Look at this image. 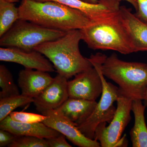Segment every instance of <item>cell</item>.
Here are the masks:
<instances>
[{"mask_svg":"<svg viewBox=\"0 0 147 147\" xmlns=\"http://www.w3.org/2000/svg\"><path fill=\"white\" fill-rule=\"evenodd\" d=\"M15 136L9 131L0 129V147L8 146L13 142Z\"/></svg>","mask_w":147,"mask_h":147,"instance_id":"603a6c76","label":"cell"},{"mask_svg":"<svg viewBox=\"0 0 147 147\" xmlns=\"http://www.w3.org/2000/svg\"><path fill=\"white\" fill-rule=\"evenodd\" d=\"M80 30L82 40L92 50H113L125 55L134 53L119 15L109 21L93 23Z\"/></svg>","mask_w":147,"mask_h":147,"instance_id":"277c9868","label":"cell"},{"mask_svg":"<svg viewBox=\"0 0 147 147\" xmlns=\"http://www.w3.org/2000/svg\"><path fill=\"white\" fill-rule=\"evenodd\" d=\"M49 147H71L66 140V137L61 134L56 137L47 139Z\"/></svg>","mask_w":147,"mask_h":147,"instance_id":"7402d4cb","label":"cell"},{"mask_svg":"<svg viewBox=\"0 0 147 147\" xmlns=\"http://www.w3.org/2000/svg\"><path fill=\"white\" fill-rule=\"evenodd\" d=\"M97 103L96 100L69 98L55 110L78 125L88 119Z\"/></svg>","mask_w":147,"mask_h":147,"instance_id":"9a60e30c","label":"cell"},{"mask_svg":"<svg viewBox=\"0 0 147 147\" xmlns=\"http://www.w3.org/2000/svg\"><path fill=\"white\" fill-rule=\"evenodd\" d=\"M68 79L58 74L52 83L34 98L33 103L38 112L42 114L57 109L68 99Z\"/></svg>","mask_w":147,"mask_h":147,"instance_id":"30bf717a","label":"cell"},{"mask_svg":"<svg viewBox=\"0 0 147 147\" xmlns=\"http://www.w3.org/2000/svg\"><path fill=\"white\" fill-rule=\"evenodd\" d=\"M117 107L114 117L110 124L106 122L98 125L95 131L94 139L101 147L124 146L126 145L121 139L123 132L131 119L132 100L121 94L117 100Z\"/></svg>","mask_w":147,"mask_h":147,"instance_id":"52a82bcc","label":"cell"},{"mask_svg":"<svg viewBox=\"0 0 147 147\" xmlns=\"http://www.w3.org/2000/svg\"><path fill=\"white\" fill-rule=\"evenodd\" d=\"M18 8L19 19L47 28L67 31L94 23L80 11L57 2L22 0Z\"/></svg>","mask_w":147,"mask_h":147,"instance_id":"6da1fadb","label":"cell"},{"mask_svg":"<svg viewBox=\"0 0 147 147\" xmlns=\"http://www.w3.org/2000/svg\"><path fill=\"white\" fill-rule=\"evenodd\" d=\"M19 19V11L14 3L0 0V37Z\"/></svg>","mask_w":147,"mask_h":147,"instance_id":"e0dca14e","label":"cell"},{"mask_svg":"<svg viewBox=\"0 0 147 147\" xmlns=\"http://www.w3.org/2000/svg\"><path fill=\"white\" fill-rule=\"evenodd\" d=\"M106 57L105 55L97 53L88 58L99 74L102 80V91L100 100L91 115L77 126L84 136L91 139H94L95 131L98 124L102 122L110 123L112 120L116 110L113 103L117 101L121 95L119 87L107 82L102 74L101 65Z\"/></svg>","mask_w":147,"mask_h":147,"instance_id":"5b68a950","label":"cell"},{"mask_svg":"<svg viewBox=\"0 0 147 147\" xmlns=\"http://www.w3.org/2000/svg\"><path fill=\"white\" fill-rule=\"evenodd\" d=\"M69 98L96 100L102 94V80L97 69L92 66L77 74L68 82Z\"/></svg>","mask_w":147,"mask_h":147,"instance_id":"ba28073f","label":"cell"},{"mask_svg":"<svg viewBox=\"0 0 147 147\" xmlns=\"http://www.w3.org/2000/svg\"><path fill=\"white\" fill-rule=\"evenodd\" d=\"M8 147H49L46 139L27 136H15Z\"/></svg>","mask_w":147,"mask_h":147,"instance_id":"ffe728a7","label":"cell"},{"mask_svg":"<svg viewBox=\"0 0 147 147\" xmlns=\"http://www.w3.org/2000/svg\"><path fill=\"white\" fill-rule=\"evenodd\" d=\"M0 61L19 64L26 69L48 72L55 71L52 63L35 50L26 51L15 47H1Z\"/></svg>","mask_w":147,"mask_h":147,"instance_id":"8fae6325","label":"cell"},{"mask_svg":"<svg viewBox=\"0 0 147 147\" xmlns=\"http://www.w3.org/2000/svg\"><path fill=\"white\" fill-rule=\"evenodd\" d=\"M144 100L145 102V105L147 106V88L145 91L144 94L143 100Z\"/></svg>","mask_w":147,"mask_h":147,"instance_id":"484cf974","label":"cell"},{"mask_svg":"<svg viewBox=\"0 0 147 147\" xmlns=\"http://www.w3.org/2000/svg\"><path fill=\"white\" fill-rule=\"evenodd\" d=\"M101 71L118 85L121 94L132 100H143L147 88V64L122 60L113 53L105 58Z\"/></svg>","mask_w":147,"mask_h":147,"instance_id":"3957f363","label":"cell"},{"mask_svg":"<svg viewBox=\"0 0 147 147\" xmlns=\"http://www.w3.org/2000/svg\"><path fill=\"white\" fill-rule=\"evenodd\" d=\"M137 10L135 14L141 19L147 21V0H137Z\"/></svg>","mask_w":147,"mask_h":147,"instance_id":"cb8c5ba5","label":"cell"},{"mask_svg":"<svg viewBox=\"0 0 147 147\" xmlns=\"http://www.w3.org/2000/svg\"><path fill=\"white\" fill-rule=\"evenodd\" d=\"M81 40L80 30H70L61 37L42 43L34 50L49 59L58 74L69 79L93 66L88 58L84 57L80 52Z\"/></svg>","mask_w":147,"mask_h":147,"instance_id":"7a4b0ae2","label":"cell"},{"mask_svg":"<svg viewBox=\"0 0 147 147\" xmlns=\"http://www.w3.org/2000/svg\"><path fill=\"white\" fill-rule=\"evenodd\" d=\"M48 72L25 68L18 74V84L21 94L34 98L54 80Z\"/></svg>","mask_w":147,"mask_h":147,"instance_id":"4fadbf2b","label":"cell"},{"mask_svg":"<svg viewBox=\"0 0 147 147\" xmlns=\"http://www.w3.org/2000/svg\"><path fill=\"white\" fill-rule=\"evenodd\" d=\"M119 18L134 53L147 52V21L132 13L131 9L125 6H121Z\"/></svg>","mask_w":147,"mask_h":147,"instance_id":"7c38bea8","label":"cell"},{"mask_svg":"<svg viewBox=\"0 0 147 147\" xmlns=\"http://www.w3.org/2000/svg\"><path fill=\"white\" fill-rule=\"evenodd\" d=\"M13 120L26 123H36L42 122L47 118L44 115L24 112L13 111L9 115Z\"/></svg>","mask_w":147,"mask_h":147,"instance_id":"44dd1931","label":"cell"},{"mask_svg":"<svg viewBox=\"0 0 147 147\" xmlns=\"http://www.w3.org/2000/svg\"><path fill=\"white\" fill-rule=\"evenodd\" d=\"M142 100H132L131 105V111L134 115V124L129 134L133 147H147V127L144 116L146 106L143 104Z\"/></svg>","mask_w":147,"mask_h":147,"instance_id":"2e32d148","label":"cell"},{"mask_svg":"<svg viewBox=\"0 0 147 147\" xmlns=\"http://www.w3.org/2000/svg\"><path fill=\"white\" fill-rule=\"evenodd\" d=\"M47 116L42 123L63 134L74 145L79 147H99V142L95 139L87 138L79 130L76 123L69 120L56 110H50L42 113Z\"/></svg>","mask_w":147,"mask_h":147,"instance_id":"9c48e42d","label":"cell"},{"mask_svg":"<svg viewBox=\"0 0 147 147\" xmlns=\"http://www.w3.org/2000/svg\"><path fill=\"white\" fill-rule=\"evenodd\" d=\"M0 129L9 131L15 136H33L46 139L61 134L42 122H20L13 120L9 116L0 121Z\"/></svg>","mask_w":147,"mask_h":147,"instance_id":"5bb4252c","label":"cell"},{"mask_svg":"<svg viewBox=\"0 0 147 147\" xmlns=\"http://www.w3.org/2000/svg\"><path fill=\"white\" fill-rule=\"evenodd\" d=\"M3 1H6L11 3H16L19 1V0H3Z\"/></svg>","mask_w":147,"mask_h":147,"instance_id":"4316f807","label":"cell"},{"mask_svg":"<svg viewBox=\"0 0 147 147\" xmlns=\"http://www.w3.org/2000/svg\"><path fill=\"white\" fill-rule=\"evenodd\" d=\"M34 98L22 94L0 98V121L18 107L33 102Z\"/></svg>","mask_w":147,"mask_h":147,"instance_id":"ac0fdd59","label":"cell"},{"mask_svg":"<svg viewBox=\"0 0 147 147\" xmlns=\"http://www.w3.org/2000/svg\"><path fill=\"white\" fill-rule=\"evenodd\" d=\"M0 98L20 94L12 74L3 65H0Z\"/></svg>","mask_w":147,"mask_h":147,"instance_id":"d6986e66","label":"cell"},{"mask_svg":"<svg viewBox=\"0 0 147 147\" xmlns=\"http://www.w3.org/2000/svg\"><path fill=\"white\" fill-rule=\"evenodd\" d=\"M66 32L47 28L30 21L18 19L1 37L0 45L31 51L42 43L61 37Z\"/></svg>","mask_w":147,"mask_h":147,"instance_id":"8992f818","label":"cell"},{"mask_svg":"<svg viewBox=\"0 0 147 147\" xmlns=\"http://www.w3.org/2000/svg\"><path fill=\"white\" fill-rule=\"evenodd\" d=\"M82 1L85 2L89 3L94 4L98 2L100 0H82ZM119 1H124L127 2L133 6L136 11L137 10L138 6H137V0H119Z\"/></svg>","mask_w":147,"mask_h":147,"instance_id":"d4e9b609","label":"cell"}]
</instances>
